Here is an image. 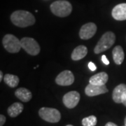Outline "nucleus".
I'll list each match as a JSON object with an SVG mask.
<instances>
[{
  "label": "nucleus",
  "instance_id": "4be33fe9",
  "mask_svg": "<svg viewBox=\"0 0 126 126\" xmlns=\"http://www.w3.org/2000/svg\"><path fill=\"white\" fill-rule=\"evenodd\" d=\"M102 62H103L106 65H109V61L108 60V59L107 58L106 55H103L102 56Z\"/></svg>",
  "mask_w": 126,
  "mask_h": 126
},
{
  "label": "nucleus",
  "instance_id": "a878e982",
  "mask_svg": "<svg viewBox=\"0 0 126 126\" xmlns=\"http://www.w3.org/2000/svg\"><path fill=\"white\" fill-rule=\"evenodd\" d=\"M125 126H126V118H125Z\"/></svg>",
  "mask_w": 126,
  "mask_h": 126
},
{
  "label": "nucleus",
  "instance_id": "ddd939ff",
  "mask_svg": "<svg viewBox=\"0 0 126 126\" xmlns=\"http://www.w3.org/2000/svg\"><path fill=\"white\" fill-rule=\"evenodd\" d=\"M126 92V85L121 83L117 86L113 91L112 98L116 103L120 104L122 102V98Z\"/></svg>",
  "mask_w": 126,
  "mask_h": 126
},
{
  "label": "nucleus",
  "instance_id": "2eb2a0df",
  "mask_svg": "<svg viewBox=\"0 0 126 126\" xmlns=\"http://www.w3.org/2000/svg\"><path fill=\"white\" fill-rule=\"evenodd\" d=\"M15 95L20 100L24 102H27L32 99V94L30 90L25 88H20L15 92Z\"/></svg>",
  "mask_w": 126,
  "mask_h": 126
},
{
  "label": "nucleus",
  "instance_id": "423d86ee",
  "mask_svg": "<svg viewBox=\"0 0 126 126\" xmlns=\"http://www.w3.org/2000/svg\"><path fill=\"white\" fill-rule=\"evenodd\" d=\"M21 46L28 54L37 55L40 52V46L38 42L33 38L24 37L21 40Z\"/></svg>",
  "mask_w": 126,
  "mask_h": 126
},
{
  "label": "nucleus",
  "instance_id": "5701e85b",
  "mask_svg": "<svg viewBox=\"0 0 126 126\" xmlns=\"http://www.w3.org/2000/svg\"><path fill=\"white\" fill-rule=\"evenodd\" d=\"M122 104H123V105L124 106H126V92L125 93V94L123 96V98H122Z\"/></svg>",
  "mask_w": 126,
  "mask_h": 126
},
{
  "label": "nucleus",
  "instance_id": "6ab92c4d",
  "mask_svg": "<svg viewBox=\"0 0 126 126\" xmlns=\"http://www.w3.org/2000/svg\"><path fill=\"white\" fill-rule=\"evenodd\" d=\"M97 124V118L94 116H90L82 120L83 126H95Z\"/></svg>",
  "mask_w": 126,
  "mask_h": 126
},
{
  "label": "nucleus",
  "instance_id": "4468645a",
  "mask_svg": "<svg viewBox=\"0 0 126 126\" xmlns=\"http://www.w3.org/2000/svg\"><path fill=\"white\" fill-rule=\"evenodd\" d=\"M87 53H88L87 47L83 45H80L74 49L71 55V58L74 61L80 60L83 58H85Z\"/></svg>",
  "mask_w": 126,
  "mask_h": 126
},
{
  "label": "nucleus",
  "instance_id": "b1692460",
  "mask_svg": "<svg viewBox=\"0 0 126 126\" xmlns=\"http://www.w3.org/2000/svg\"><path fill=\"white\" fill-rule=\"evenodd\" d=\"M105 126H118L116 124H115V123H112V122H109V123H107L106 125H105Z\"/></svg>",
  "mask_w": 126,
  "mask_h": 126
},
{
  "label": "nucleus",
  "instance_id": "7ed1b4c3",
  "mask_svg": "<svg viewBox=\"0 0 126 126\" xmlns=\"http://www.w3.org/2000/svg\"><path fill=\"white\" fill-rule=\"evenodd\" d=\"M116 36L112 32H107L104 34L98 41L96 46L94 47V52L96 54H99L109 49L115 43Z\"/></svg>",
  "mask_w": 126,
  "mask_h": 126
},
{
  "label": "nucleus",
  "instance_id": "f03ea898",
  "mask_svg": "<svg viewBox=\"0 0 126 126\" xmlns=\"http://www.w3.org/2000/svg\"><path fill=\"white\" fill-rule=\"evenodd\" d=\"M50 11L56 16L64 18L72 13V4L65 0H59L54 1L50 5Z\"/></svg>",
  "mask_w": 126,
  "mask_h": 126
},
{
  "label": "nucleus",
  "instance_id": "1a4fd4ad",
  "mask_svg": "<svg viewBox=\"0 0 126 126\" xmlns=\"http://www.w3.org/2000/svg\"><path fill=\"white\" fill-rule=\"evenodd\" d=\"M97 32V25L93 23H88L81 27L79 36L81 39L88 40L94 36Z\"/></svg>",
  "mask_w": 126,
  "mask_h": 126
},
{
  "label": "nucleus",
  "instance_id": "9b49d317",
  "mask_svg": "<svg viewBox=\"0 0 126 126\" xmlns=\"http://www.w3.org/2000/svg\"><path fill=\"white\" fill-rule=\"evenodd\" d=\"M112 17L116 20H126V3L116 5L112 10Z\"/></svg>",
  "mask_w": 126,
  "mask_h": 126
},
{
  "label": "nucleus",
  "instance_id": "412c9836",
  "mask_svg": "<svg viewBox=\"0 0 126 126\" xmlns=\"http://www.w3.org/2000/svg\"><path fill=\"white\" fill-rule=\"evenodd\" d=\"M6 117L4 115L1 114L0 115V126H3L4 125L5 122H6Z\"/></svg>",
  "mask_w": 126,
  "mask_h": 126
},
{
  "label": "nucleus",
  "instance_id": "aec40b11",
  "mask_svg": "<svg viewBox=\"0 0 126 126\" xmlns=\"http://www.w3.org/2000/svg\"><path fill=\"white\" fill-rule=\"evenodd\" d=\"M88 68L90 69L91 71H93V72H94L96 70V66H95V64H94V63H92V62H90V63H88Z\"/></svg>",
  "mask_w": 126,
  "mask_h": 126
},
{
  "label": "nucleus",
  "instance_id": "393cba45",
  "mask_svg": "<svg viewBox=\"0 0 126 126\" xmlns=\"http://www.w3.org/2000/svg\"><path fill=\"white\" fill-rule=\"evenodd\" d=\"M3 80V72L2 71H0V81Z\"/></svg>",
  "mask_w": 126,
  "mask_h": 126
},
{
  "label": "nucleus",
  "instance_id": "20e7f679",
  "mask_svg": "<svg viewBox=\"0 0 126 126\" xmlns=\"http://www.w3.org/2000/svg\"><path fill=\"white\" fill-rule=\"evenodd\" d=\"M2 44L5 49L11 53H16L22 48L20 41L16 36L11 34H8L4 36Z\"/></svg>",
  "mask_w": 126,
  "mask_h": 126
},
{
  "label": "nucleus",
  "instance_id": "bb28decb",
  "mask_svg": "<svg viewBox=\"0 0 126 126\" xmlns=\"http://www.w3.org/2000/svg\"><path fill=\"white\" fill-rule=\"evenodd\" d=\"M72 126V125H67V126Z\"/></svg>",
  "mask_w": 126,
  "mask_h": 126
},
{
  "label": "nucleus",
  "instance_id": "f3484780",
  "mask_svg": "<svg viewBox=\"0 0 126 126\" xmlns=\"http://www.w3.org/2000/svg\"><path fill=\"white\" fill-rule=\"evenodd\" d=\"M23 109H24V106L23 104L20 102H15L8 108L7 112L11 117H17L18 115H20L23 112Z\"/></svg>",
  "mask_w": 126,
  "mask_h": 126
},
{
  "label": "nucleus",
  "instance_id": "f8f14e48",
  "mask_svg": "<svg viewBox=\"0 0 126 126\" xmlns=\"http://www.w3.org/2000/svg\"><path fill=\"white\" fill-rule=\"evenodd\" d=\"M108 80L109 76L106 72H99L90 77L89 83L97 86H104L107 83Z\"/></svg>",
  "mask_w": 126,
  "mask_h": 126
},
{
  "label": "nucleus",
  "instance_id": "cd10ccee",
  "mask_svg": "<svg viewBox=\"0 0 126 126\" xmlns=\"http://www.w3.org/2000/svg\"></svg>",
  "mask_w": 126,
  "mask_h": 126
},
{
  "label": "nucleus",
  "instance_id": "0eeeda50",
  "mask_svg": "<svg viewBox=\"0 0 126 126\" xmlns=\"http://www.w3.org/2000/svg\"><path fill=\"white\" fill-rule=\"evenodd\" d=\"M80 100V94L77 91H70L64 95L63 103L66 107L73 109L76 107Z\"/></svg>",
  "mask_w": 126,
  "mask_h": 126
},
{
  "label": "nucleus",
  "instance_id": "a211bd4d",
  "mask_svg": "<svg viewBox=\"0 0 126 126\" xmlns=\"http://www.w3.org/2000/svg\"><path fill=\"white\" fill-rule=\"evenodd\" d=\"M4 81L6 85H8L11 88H15L18 86L19 83V78L16 75H13L11 74H7L4 76Z\"/></svg>",
  "mask_w": 126,
  "mask_h": 126
},
{
  "label": "nucleus",
  "instance_id": "6e6552de",
  "mask_svg": "<svg viewBox=\"0 0 126 126\" xmlns=\"http://www.w3.org/2000/svg\"><path fill=\"white\" fill-rule=\"evenodd\" d=\"M55 82L59 86H70L74 82V76L71 71L64 70L57 76Z\"/></svg>",
  "mask_w": 126,
  "mask_h": 126
},
{
  "label": "nucleus",
  "instance_id": "39448f33",
  "mask_svg": "<svg viewBox=\"0 0 126 126\" xmlns=\"http://www.w3.org/2000/svg\"><path fill=\"white\" fill-rule=\"evenodd\" d=\"M39 115L44 121L49 123H58L61 118V114L58 109L48 107H42L39 111Z\"/></svg>",
  "mask_w": 126,
  "mask_h": 126
},
{
  "label": "nucleus",
  "instance_id": "dca6fc26",
  "mask_svg": "<svg viewBox=\"0 0 126 126\" xmlns=\"http://www.w3.org/2000/svg\"><path fill=\"white\" fill-rule=\"evenodd\" d=\"M113 59L116 64H121L125 58L123 49L121 46H116L112 51Z\"/></svg>",
  "mask_w": 126,
  "mask_h": 126
},
{
  "label": "nucleus",
  "instance_id": "f257e3e1",
  "mask_svg": "<svg viewBox=\"0 0 126 126\" xmlns=\"http://www.w3.org/2000/svg\"><path fill=\"white\" fill-rule=\"evenodd\" d=\"M11 20L14 25L19 27H27L35 23V17L29 11H16L11 16Z\"/></svg>",
  "mask_w": 126,
  "mask_h": 126
},
{
  "label": "nucleus",
  "instance_id": "9d476101",
  "mask_svg": "<svg viewBox=\"0 0 126 126\" xmlns=\"http://www.w3.org/2000/svg\"><path fill=\"white\" fill-rule=\"evenodd\" d=\"M108 93V89L105 85L104 86H97L89 83L86 87L85 89V93L86 95L89 97H94L99 94H104Z\"/></svg>",
  "mask_w": 126,
  "mask_h": 126
}]
</instances>
